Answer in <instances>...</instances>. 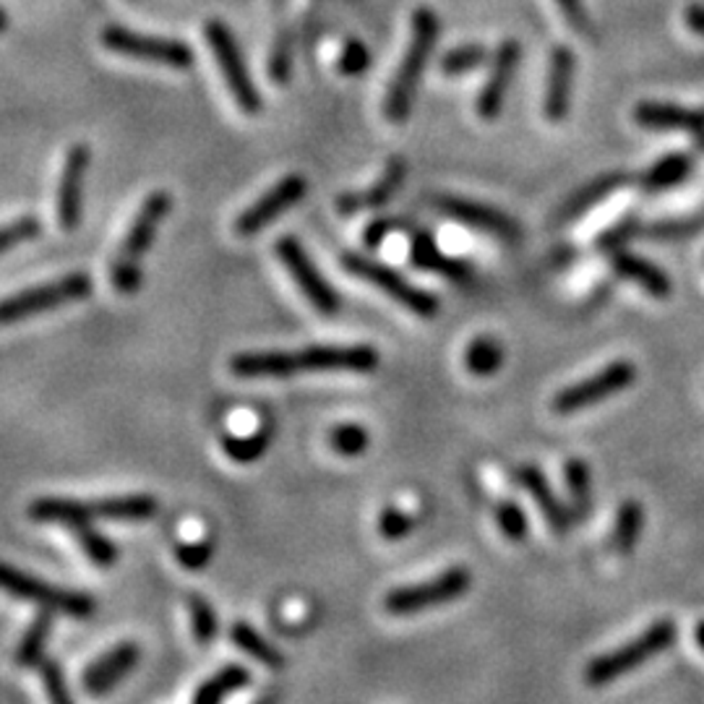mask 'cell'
Returning <instances> with one entry per match:
<instances>
[{
  "mask_svg": "<svg viewBox=\"0 0 704 704\" xmlns=\"http://www.w3.org/2000/svg\"><path fill=\"white\" fill-rule=\"evenodd\" d=\"M329 446L339 456H360L371 446V433L360 423H339L329 431Z\"/></svg>",
  "mask_w": 704,
  "mask_h": 704,
  "instance_id": "obj_36",
  "label": "cell"
},
{
  "mask_svg": "<svg viewBox=\"0 0 704 704\" xmlns=\"http://www.w3.org/2000/svg\"><path fill=\"white\" fill-rule=\"evenodd\" d=\"M92 293H94V282L86 272L63 274V277L45 282V285L21 290V293L17 295L3 297V301H0V326H9V324L24 322V318L48 314V311L69 306V303L86 301Z\"/></svg>",
  "mask_w": 704,
  "mask_h": 704,
  "instance_id": "obj_5",
  "label": "cell"
},
{
  "mask_svg": "<svg viewBox=\"0 0 704 704\" xmlns=\"http://www.w3.org/2000/svg\"><path fill=\"white\" fill-rule=\"evenodd\" d=\"M251 684V671L241 663H230L220 668L214 676H209L204 684L196 689L193 704H217L222 702L224 696L241 692Z\"/></svg>",
  "mask_w": 704,
  "mask_h": 704,
  "instance_id": "obj_28",
  "label": "cell"
},
{
  "mask_svg": "<svg viewBox=\"0 0 704 704\" xmlns=\"http://www.w3.org/2000/svg\"><path fill=\"white\" fill-rule=\"evenodd\" d=\"M514 481H517L522 488H525L529 496H533V501L538 504L540 514L546 517L548 527L554 529V533H558V535L569 533L571 522H575V517H571V509L564 504L561 498L556 496L554 488H550L548 477L543 475L540 467H535V464H525V467H519L517 473H514Z\"/></svg>",
  "mask_w": 704,
  "mask_h": 704,
  "instance_id": "obj_21",
  "label": "cell"
},
{
  "mask_svg": "<svg viewBox=\"0 0 704 704\" xmlns=\"http://www.w3.org/2000/svg\"><path fill=\"white\" fill-rule=\"evenodd\" d=\"M629 183V176L627 172H608V176H600L595 178L592 183H587L585 188H579V191L571 196L569 201L561 207V212H558V222H575L579 220V217L590 212V209H595L600 204V201H606L608 196L619 191V188H623Z\"/></svg>",
  "mask_w": 704,
  "mask_h": 704,
  "instance_id": "obj_26",
  "label": "cell"
},
{
  "mask_svg": "<svg viewBox=\"0 0 704 704\" xmlns=\"http://www.w3.org/2000/svg\"><path fill=\"white\" fill-rule=\"evenodd\" d=\"M204 34H207V42H209V48H212L214 61H217V65H220L224 82H228V90L232 94V99L238 103V107H241V111L249 113V115L261 113L264 99H261V92L256 90V84H253V78L249 74V65H245V61H243V50H241V45H238L235 34L230 32V27L220 19H212V21H207Z\"/></svg>",
  "mask_w": 704,
  "mask_h": 704,
  "instance_id": "obj_7",
  "label": "cell"
},
{
  "mask_svg": "<svg viewBox=\"0 0 704 704\" xmlns=\"http://www.w3.org/2000/svg\"><path fill=\"white\" fill-rule=\"evenodd\" d=\"M470 585H473V575L464 566H452V569L441 571L439 577L428 579V582L391 590L387 600H383V608L391 616H416L423 611H433V608L449 606L452 600L462 598L470 590Z\"/></svg>",
  "mask_w": 704,
  "mask_h": 704,
  "instance_id": "obj_9",
  "label": "cell"
},
{
  "mask_svg": "<svg viewBox=\"0 0 704 704\" xmlns=\"http://www.w3.org/2000/svg\"><path fill=\"white\" fill-rule=\"evenodd\" d=\"M172 209V196L167 191H155L144 199L139 214L134 217L118 253L113 256L111 264V285L118 290L120 295H136L141 290L144 272L141 261L147 256L151 243H155L159 224L165 222V217Z\"/></svg>",
  "mask_w": 704,
  "mask_h": 704,
  "instance_id": "obj_1",
  "label": "cell"
},
{
  "mask_svg": "<svg viewBox=\"0 0 704 704\" xmlns=\"http://www.w3.org/2000/svg\"><path fill=\"white\" fill-rule=\"evenodd\" d=\"M230 640L238 650H243L245 655L253 658L264 668H270V671H280V668L285 665V655H282V652L274 648V644L266 640V637H261L256 629L249 627V623H243V621L232 623Z\"/></svg>",
  "mask_w": 704,
  "mask_h": 704,
  "instance_id": "obj_30",
  "label": "cell"
},
{
  "mask_svg": "<svg viewBox=\"0 0 704 704\" xmlns=\"http://www.w3.org/2000/svg\"><path fill=\"white\" fill-rule=\"evenodd\" d=\"M272 439H274L272 428L270 425H261L249 435L228 433L222 439V449H224V454H228L232 462L253 464V462H259L261 456L266 454V449L272 446Z\"/></svg>",
  "mask_w": 704,
  "mask_h": 704,
  "instance_id": "obj_33",
  "label": "cell"
},
{
  "mask_svg": "<svg viewBox=\"0 0 704 704\" xmlns=\"http://www.w3.org/2000/svg\"><path fill=\"white\" fill-rule=\"evenodd\" d=\"M689 172H692V157L673 151V155L663 157L644 172L642 188L650 193L668 191V188H676L679 183H684Z\"/></svg>",
  "mask_w": 704,
  "mask_h": 704,
  "instance_id": "obj_32",
  "label": "cell"
},
{
  "mask_svg": "<svg viewBox=\"0 0 704 704\" xmlns=\"http://www.w3.org/2000/svg\"><path fill=\"white\" fill-rule=\"evenodd\" d=\"M92 162L90 144L78 141L65 151V162L61 172V186H57V224L65 232H74L82 224L84 214V180Z\"/></svg>",
  "mask_w": 704,
  "mask_h": 704,
  "instance_id": "obj_15",
  "label": "cell"
},
{
  "mask_svg": "<svg viewBox=\"0 0 704 704\" xmlns=\"http://www.w3.org/2000/svg\"><path fill=\"white\" fill-rule=\"evenodd\" d=\"M435 40H439V19H435L431 9H418L416 17H412L410 45L404 50L395 82H391L387 99H383V115L397 126H402L410 118L420 90V78H423L428 57L433 55Z\"/></svg>",
  "mask_w": 704,
  "mask_h": 704,
  "instance_id": "obj_2",
  "label": "cell"
},
{
  "mask_svg": "<svg viewBox=\"0 0 704 704\" xmlns=\"http://www.w3.org/2000/svg\"><path fill=\"white\" fill-rule=\"evenodd\" d=\"M99 40L111 53L126 55L130 61L167 65V69L176 71H186L193 65V50L180 40L155 38V34L134 32V29L120 24L105 27Z\"/></svg>",
  "mask_w": 704,
  "mask_h": 704,
  "instance_id": "obj_8",
  "label": "cell"
},
{
  "mask_svg": "<svg viewBox=\"0 0 704 704\" xmlns=\"http://www.w3.org/2000/svg\"><path fill=\"white\" fill-rule=\"evenodd\" d=\"M611 266L613 272L623 277L627 282H634L637 287H642L644 293L652 297H668L671 295V277L660 270V266L652 264L650 259L637 256L631 251H613L611 256Z\"/></svg>",
  "mask_w": 704,
  "mask_h": 704,
  "instance_id": "obj_23",
  "label": "cell"
},
{
  "mask_svg": "<svg viewBox=\"0 0 704 704\" xmlns=\"http://www.w3.org/2000/svg\"><path fill=\"white\" fill-rule=\"evenodd\" d=\"M404 178H408V162L402 157H391L383 172L379 176V180L366 191H350L343 193L337 199V212L345 217L360 214V212H374V209L387 207L395 193L402 188Z\"/></svg>",
  "mask_w": 704,
  "mask_h": 704,
  "instance_id": "obj_19",
  "label": "cell"
},
{
  "mask_svg": "<svg viewBox=\"0 0 704 704\" xmlns=\"http://www.w3.org/2000/svg\"><path fill=\"white\" fill-rule=\"evenodd\" d=\"M501 366H504V347L488 334L475 337L464 350V368L477 379H491V376L501 371Z\"/></svg>",
  "mask_w": 704,
  "mask_h": 704,
  "instance_id": "obj_31",
  "label": "cell"
},
{
  "mask_svg": "<svg viewBox=\"0 0 704 704\" xmlns=\"http://www.w3.org/2000/svg\"><path fill=\"white\" fill-rule=\"evenodd\" d=\"M522 48L517 40H504L493 53L491 74L485 78L481 94H477V115L483 120H496L501 107L506 103V92L514 82V74L519 69Z\"/></svg>",
  "mask_w": 704,
  "mask_h": 704,
  "instance_id": "obj_16",
  "label": "cell"
},
{
  "mask_svg": "<svg viewBox=\"0 0 704 704\" xmlns=\"http://www.w3.org/2000/svg\"><path fill=\"white\" fill-rule=\"evenodd\" d=\"M40 679L45 684V694L50 700L57 704H69L71 694L69 686H65V676H63V668L57 663L55 658H42L40 660Z\"/></svg>",
  "mask_w": 704,
  "mask_h": 704,
  "instance_id": "obj_45",
  "label": "cell"
},
{
  "mask_svg": "<svg viewBox=\"0 0 704 704\" xmlns=\"http://www.w3.org/2000/svg\"><path fill=\"white\" fill-rule=\"evenodd\" d=\"M558 11H561V17L566 19V24H569L575 32L582 34L585 40H595V29H592V21H590V13H587L585 9V0H556Z\"/></svg>",
  "mask_w": 704,
  "mask_h": 704,
  "instance_id": "obj_47",
  "label": "cell"
},
{
  "mask_svg": "<svg viewBox=\"0 0 704 704\" xmlns=\"http://www.w3.org/2000/svg\"><path fill=\"white\" fill-rule=\"evenodd\" d=\"M637 379V368L631 366L629 360H616L608 362L602 371L595 376H587V379L571 383V387H564L554 397V410L558 416H575L579 410L592 408V404L606 402L619 395V391L629 389Z\"/></svg>",
  "mask_w": 704,
  "mask_h": 704,
  "instance_id": "obj_11",
  "label": "cell"
},
{
  "mask_svg": "<svg viewBox=\"0 0 704 704\" xmlns=\"http://www.w3.org/2000/svg\"><path fill=\"white\" fill-rule=\"evenodd\" d=\"M94 522H149L159 512V501L149 493H126V496H105L90 501Z\"/></svg>",
  "mask_w": 704,
  "mask_h": 704,
  "instance_id": "obj_22",
  "label": "cell"
},
{
  "mask_svg": "<svg viewBox=\"0 0 704 704\" xmlns=\"http://www.w3.org/2000/svg\"><path fill=\"white\" fill-rule=\"evenodd\" d=\"M404 230H410V222L402 220V217H381V220H374L362 230V243H366L368 249H379L389 235Z\"/></svg>",
  "mask_w": 704,
  "mask_h": 704,
  "instance_id": "obj_46",
  "label": "cell"
},
{
  "mask_svg": "<svg viewBox=\"0 0 704 704\" xmlns=\"http://www.w3.org/2000/svg\"><path fill=\"white\" fill-rule=\"evenodd\" d=\"M40 232H42V222H40V217H34V214L17 217V220L0 224V256L13 251L21 243L40 238Z\"/></svg>",
  "mask_w": 704,
  "mask_h": 704,
  "instance_id": "obj_39",
  "label": "cell"
},
{
  "mask_svg": "<svg viewBox=\"0 0 704 704\" xmlns=\"http://www.w3.org/2000/svg\"><path fill=\"white\" fill-rule=\"evenodd\" d=\"M0 590L13 595V598L34 602L40 608H50L55 613L74 616V619H86L97 611V600L90 592L65 590V587L48 585L45 579L27 575L17 566L0 561Z\"/></svg>",
  "mask_w": 704,
  "mask_h": 704,
  "instance_id": "obj_6",
  "label": "cell"
},
{
  "mask_svg": "<svg viewBox=\"0 0 704 704\" xmlns=\"http://www.w3.org/2000/svg\"><path fill=\"white\" fill-rule=\"evenodd\" d=\"M139 658H141V650L136 642L115 644L113 650H107L105 655H99L94 663L86 665L82 676L84 692L92 696H103L107 692H113V689L118 686L130 671H134L136 663H139Z\"/></svg>",
  "mask_w": 704,
  "mask_h": 704,
  "instance_id": "obj_18",
  "label": "cell"
},
{
  "mask_svg": "<svg viewBox=\"0 0 704 704\" xmlns=\"http://www.w3.org/2000/svg\"><path fill=\"white\" fill-rule=\"evenodd\" d=\"M71 533H74L78 548L84 550V556L90 558L94 566H99V569H111V566H115V561H118V546H115L111 538H105L97 527H92V522L74 527Z\"/></svg>",
  "mask_w": 704,
  "mask_h": 704,
  "instance_id": "obj_35",
  "label": "cell"
},
{
  "mask_svg": "<svg viewBox=\"0 0 704 704\" xmlns=\"http://www.w3.org/2000/svg\"><path fill=\"white\" fill-rule=\"evenodd\" d=\"M188 616H191L193 640L199 644L214 642L217 629H220V621H217L212 602H209L207 598H201V595H191V598H188Z\"/></svg>",
  "mask_w": 704,
  "mask_h": 704,
  "instance_id": "obj_37",
  "label": "cell"
},
{
  "mask_svg": "<svg viewBox=\"0 0 704 704\" xmlns=\"http://www.w3.org/2000/svg\"><path fill=\"white\" fill-rule=\"evenodd\" d=\"M53 613L55 611H50V608H40V613L34 616L32 623H29L27 631L21 634V640L17 644V652H13L17 665H21V668L40 665L42 655H45L50 631H53V627H55Z\"/></svg>",
  "mask_w": 704,
  "mask_h": 704,
  "instance_id": "obj_29",
  "label": "cell"
},
{
  "mask_svg": "<svg viewBox=\"0 0 704 704\" xmlns=\"http://www.w3.org/2000/svg\"><path fill=\"white\" fill-rule=\"evenodd\" d=\"M339 264L345 266L347 274H353V277H358L362 282H368V285H374L376 290H381L383 295H389L391 301L399 303L402 308H408L410 314H416L418 318L439 316V308H441L439 297L428 293V290L423 287L412 285L404 274H399L397 270H391V266L381 264V261H376L358 251H345L343 256H339Z\"/></svg>",
  "mask_w": 704,
  "mask_h": 704,
  "instance_id": "obj_3",
  "label": "cell"
},
{
  "mask_svg": "<svg viewBox=\"0 0 704 704\" xmlns=\"http://www.w3.org/2000/svg\"><path fill=\"white\" fill-rule=\"evenodd\" d=\"M306 193H308V180L303 176H285L282 180H277L270 191L259 196L249 209H243V212L238 214L235 235L241 238L259 235V232L270 228L277 217L290 212V209H293Z\"/></svg>",
  "mask_w": 704,
  "mask_h": 704,
  "instance_id": "obj_13",
  "label": "cell"
},
{
  "mask_svg": "<svg viewBox=\"0 0 704 704\" xmlns=\"http://www.w3.org/2000/svg\"><path fill=\"white\" fill-rule=\"evenodd\" d=\"M496 522L501 533H504V538L509 543H522L527 538L529 522L525 509H522L517 501H501L496 506Z\"/></svg>",
  "mask_w": 704,
  "mask_h": 704,
  "instance_id": "obj_40",
  "label": "cell"
},
{
  "mask_svg": "<svg viewBox=\"0 0 704 704\" xmlns=\"http://www.w3.org/2000/svg\"><path fill=\"white\" fill-rule=\"evenodd\" d=\"M29 517L40 525H61L74 529L86 522H94L90 501L76 498H57V496H42L29 504Z\"/></svg>",
  "mask_w": 704,
  "mask_h": 704,
  "instance_id": "obj_25",
  "label": "cell"
},
{
  "mask_svg": "<svg viewBox=\"0 0 704 704\" xmlns=\"http://www.w3.org/2000/svg\"><path fill=\"white\" fill-rule=\"evenodd\" d=\"M577 76V55L566 45H556L548 57V78H546V99H543V113L550 123H561L569 115L571 90H575Z\"/></svg>",
  "mask_w": 704,
  "mask_h": 704,
  "instance_id": "obj_17",
  "label": "cell"
},
{
  "mask_svg": "<svg viewBox=\"0 0 704 704\" xmlns=\"http://www.w3.org/2000/svg\"><path fill=\"white\" fill-rule=\"evenodd\" d=\"M634 120L650 130H692V134H704V113L668 103L637 105Z\"/></svg>",
  "mask_w": 704,
  "mask_h": 704,
  "instance_id": "obj_24",
  "label": "cell"
},
{
  "mask_svg": "<svg viewBox=\"0 0 704 704\" xmlns=\"http://www.w3.org/2000/svg\"><path fill=\"white\" fill-rule=\"evenodd\" d=\"M374 345H311L293 353L295 374H374L379 368Z\"/></svg>",
  "mask_w": 704,
  "mask_h": 704,
  "instance_id": "obj_12",
  "label": "cell"
},
{
  "mask_svg": "<svg viewBox=\"0 0 704 704\" xmlns=\"http://www.w3.org/2000/svg\"><path fill=\"white\" fill-rule=\"evenodd\" d=\"M410 261H412V266H418L420 272L439 274V277H444V280H452V282L473 280V264H470L467 259L449 256V253L441 251L439 243H435V238L425 230L412 232Z\"/></svg>",
  "mask_w": 704,
  "mask_h": 704,
  "instance_id": "obj_20",
  "label": "cell"
},
{
  "mask_svg": "<svg viewBox=\"0 0 704 704\" xmlns=\"http://www.w3.org/2000/svg\"><path fill=\"white\" fill-rule=\"evenodd\" d=\"M274 251H277V259L282 261V266H285L290 277H293V282L297 285V290H301L303 297L314 306L318 314L322 316H337L339 314V295L337 290H334L329 285V280L324 277L322 272H318V266L314 264V259L308 256V251L303 249L301 241L293 235H285L280 238L277 245H274Z\"/></svg>",
  "mask_w": 704,
  "mask_h": 704,
  "instance_id": "obj_10",
  "label": "cell"
},
{
  "mask_svg": "<svg viewBox=\"0 0 704 704\" xmlns=\"http://www.w3.org/2000/svg\"><path fill=\"white\" fill-rule=\"evenodd\" d=\"M644 529V509L640 501L629 498L623 501L616 512V525H613V548L619 554H631L637 548V543L642 538Z\"/></svg>",
  "mask_w": 704,
  "mask_h": 704,
  "instance_id": "obj_34",
  "label": "cell"
},
{
  "mask_svg": "<svg viewBox=\"0 0 704 704\" xmlns=\"http://www.w3.org/2000/svg\"><path fill=\"white\" fill-rule=\"evenodd\" d=\"M694 640H696V648L704 652V621H700V627L694 629Z\"/></svg>",
  "mask_w": 704,
  "mask_h": 704,
  "instance_id": "obj_49",
  "label": "cell"
},
{
  "mask_svg": "<svg viewBox=\"0 0 704 704\" xmlns=\"http://www.w3.org/2000/svg\"><path fill=\"white\" fill-rule=\"evenodd\" d=\"M6 29H9V17H6V11L0 9V34H3Z\"/></svg>",
  "mask_w": 704,
  "mask_h": 704,
  "instance_id": "obj_50",
  "label": "cell"
},
{
  "mask_svg": "<svg viewBox=\"0 0 704 704\" xmlns=\"http://www.w3.org/2000/svg\"><path fill=\"white\" fill-rule=\"evenodd\" d=\"M337 69L339 74L345 76H362L368 69H371V50L362 45L360 40H347L345 48L339 50L337 57Z\"/></svg>",
  "mask_w": 704,
  "mask_h": 704,
  "instance_id": "obj_43",
  "label": "cell"
},
{
  "mask_svg": "<svg viewBox=\"0 0 704 704\" xmlns=\"http://www.w3.org/2000/svg\"><path fill=\"white\" fill-rule=\"evenodd\" d=\"M293 48H295V38L290 29L277 34L274 40L272 55H270V76L274 84H287L290 74H293Z\"/></svg>",
  "mask_w": 704,
  "mask_h": 704,
  "instance_id": "obj_42",
  "label": "cell"
},
{
  "mask_svg": "<svg viewBox=\"0 0 704 704\" xmlns=\"http://www.w3.org/2000/svg\"><path fill=\"white\" fill-rule=\"evenodd\" d=\"M686 24L692 32L704 34V0H694L686 9Z\"/></svg>",
  "mask_w": 704,
  "mask_h": 704,
  "instance_id": "obj_48",
  "label": "cell"
},
{
  "mask_svg": "<svg viewBox=\"0 0 704 704\" xmlns=\"http://www.w3.org/2000/svg\"><path fill=\"white\" fill-rule=\"evenodd\" d=\"M214 556V543L212 540H191V543H178L176 558L178 564L188 571H201L207 569L209 561Z\"/></svg>",
  "mask_w": 704,
  "mask_h": 704,
  "instance_id": "obj_44",
  "label": "cell"
},
{
  "mask_svg": "<svg viewBox=\"0 0 704 704\" xmlns=\"http://www.w3.org/2000/svg\"><path fill=\"white\" fill-rule=\"evenodd\" d=\"M564 481H566V491H569V509L575 522H585L590 517L592 512V475L590 467H587L585 460L579 456H571L569 462L564 464Z\"/></svg>",
  "mask_w": 704,
  "mask_h": 704,
  "instance_id": "obj_27",
  "label": "cell"
},
{
  "mask_svg": "<svg viewBox=\"0 0 704 704\" xmlns=\"http://www.w3.org/2000/svg\"><path fill=\"white\" fill-rule=\"evenodd\" d=\"M488 61V50L477 42H470V45H460L441 57V71L449 76H462L470 74V71L481 69V65Z\"/></svg>",
  "mask_w": 704,
  "mask_h": 704,
  "instance_id": "obj_38",
  "label": "cell"
},
{
  "mask_svg": "<svg viewBox=\"0 0 704 704\" xmlns=\"http://www.w3.org/2000/svg\"><path fill=\"white\" fill-rule=\"evenodd\" d=\"M676 623L673 621H655L652 627H648L642 631L640 637H634V640L623 644V648L613 650V652H606V655L595 658L590 665H587L585 671V681L590 686H606L611 684V681L627 676V673L637 671V668L648 663L650 658L660 655V652H665L668 648H671L673 642H676Z\"/></svg>",
  "mask_w": 704,
  "mask_h": 704,
  "instance_id": "obj_4",
  "label": "cell"
},
{
  "mask_svg": "<svg viewBox=\"0 0 704 704\" xmlns=\"http://www.w3.org/2000/svg\"><path fill=\"white\" fill-rule=\"evenodd\" d=\"M418 519L416 514L402 509V506H387V509H381L379 514V535L383 540H402L408 538V535L416 529Z\"/></svg>",
  "mask_w": 704,
  "mask_h": 704,
  "instance_id": "obj_41",
  "label": "cell"
},
{
  "mask_svg": "<svg viewBox=\"0 0 704 704\" xmlns=\"http://www.w3.org/2000/svg\"><path fill=\"white\" fill-rule=\"evenodd\" d=\"M431 207L439 214L449 217V220L460 222L462 228L477 230V232H483V235H493L504 243L519 241V235H522L517 220H512V217L501 212V209L481 204V201L456 199V196H435V199L431 201Z\"/></svg>",
  "mask_w": 704,
  "mask_h": 704,
  "instance_id": "obj_14",
  "label": "cell"
}]
</instances>
